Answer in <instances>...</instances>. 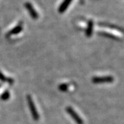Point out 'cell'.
<instances>
[{"label":"cell","instance_id":"1","mask_svg":"<svg viewBox=\"0 0 124 124\" xmlns=\"http://www.w3.org/2000/svg\"><path fill=\"white\" fill-rule=\"evenodd\" d=\"M112 80H114V79H112V77H106L104 79H96L95 81H99V82H101V81H112Z\"/></svg>","mask_w":124,"mask_h":124}]
</instances>
